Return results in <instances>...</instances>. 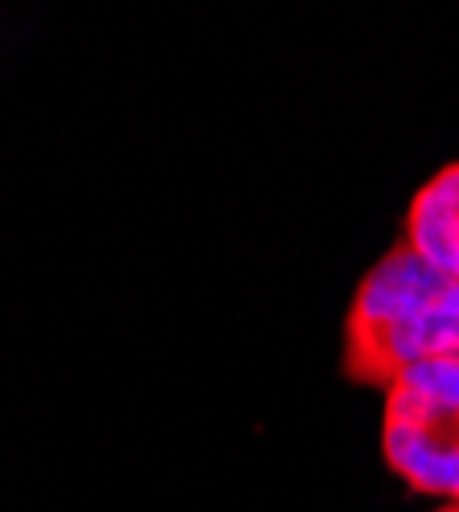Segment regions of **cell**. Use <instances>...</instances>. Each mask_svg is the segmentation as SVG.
Listing matches in <instances>:
<instances>
[{
	"label": "cell",
	"instance_id": "cell-3",
	"mask_svg": "<svg viewBox=\"0 0 459 512\" xmlns=\"http://www.w3.org/2000/svg\"><path fill=\"white\" fill-rule=\"evenodd\" d=\"M423 263L459 283V160L443 164L439 173L410 197L406 238Z\"/></svg>",
	"mask_w": 459,
	"mask_h": 512
},
{
	"label": "cell",
	"instance_id": "cell-4",
	"mask_svg": "<svg viewBox=\"0 0 459 512\" xmlns=\"http://www.w3.org/2000/svg\"><path fill=\"white\" fill-rule=\"evenodd\" d=\"M443 512H459V500H451V504H447V508H443Z\"/></svg>",
	"mask_w": 459,
	"mask_h": 512
},
{
	"label": "cell",
	"instance_id": "cell-2",
	"mask_svg": "<svg viewBox=\"0 0 459 512\" xmlns=\"http://www.w3.org/2000/svg\"><path fill=\"white\" fill-rule=\"evenodd\" d=\"M382 451L414 492L459 500V353L427 357L390 381Z\"/></svg>",
	"mask_w": 459,
	"mask_h": 512
},
{
	"label": "cell",
	"instance_id": "cell-1",
	"mask_svg": "<svg viewBox=\"0 0 459 512\" xmlns=\"http://www.w3.org/2000/svg\"><path fill=\"white\" fill-rule=\"evenodd\" d=\"M443 353H459V283L398 242L369 267L353 295L345 373L390 390L402 369Z\"/></svg>",
	"mask_w": 459,
	"mask_h": 512
}]
</instances>
